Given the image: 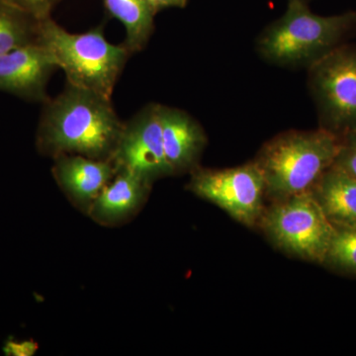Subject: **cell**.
<instances>
[{
  "instance_id": "obj_18",
  "label": "cell",
  "mask_w": 356,
  "mask_h": 356,
  "mask_svg": "<svg viewBox=\"0 0 356 356\" xmlns=\"http://www.w3.org/2000/svg\"><path fill=\"white\" fill-rule=\"evenodd\" d=\"M20 10L31 14L37 19L51 17V11L62 0H3Z\"/></svg>"
},
{
  "instance_id": "obj_11",
  "label": "cell",
  "mask_w": 356,
  "mask_h": 356,
  "mask_svg": "<svg viewBox=\"0 0 356 356\" xmlns=\"http://www.w3.org/2000/svg\"><path fill=\"white\" fill-rule=\"evenodd\" d=\"M55 161L53 172L58 184L72 200L88 210L117 172L112 161L79 154H62Z\"/></svg>"
},
{
  "instance_id": "obj_9",
  "label": "cell",
  "mask_w": 356,
  "mask_h": 356,
  "mask_svg": "<svg viewBox=\"0 0 356 356\" xmlns=\"http://www.w3.org/2000/svg\"><path fill=\"white\" fill-rule=\"evenodd\" d=\"M58 70L55 58L39 44H28L0 55V91L22 99L44 103L51 74Z\"/></svg>"
},
{
  "instance_id": "obj_7",
  "label": "cell",
  "mask_w": 356,
  "mask_h": 356,
  "mask_svg": "<svg viewBox=\"0 0 356 356\" xmlns=\"http://www.w3.org/2000/svg\"><path fill=\"white\" fill-rule=\"evenodd\" d=\"M191 172L188 186L193 193L216 204L243 225L259 224L266 210V184L254 161L227 170L197 166Z\"/></svg>"
},
{
  "instance_id": "obj_6",
  "label": "cell",
  "mask_w": 356,
  "mask_h": 356,
  "mask_svg": "<svg viewBox=\"0 0 356 356\" xmlns=\"http://www.w3.org/2000/svg\"><path fill=\"white\" fill-rule=\"evenodd\" d=\"M320 128L343 138L356 131V44L346 43L308 69Z\"/></svg>"
},
{
  "instance_id": "obj_8",
  "label": "cell",
  "mask_w": 356,
  "mask_h": 356,
  "mask_svg": "<svg viewBox=\"0 0 356 356\" xmlns=\"http://www.w3.org/2000/svg\"><path fill=\"white\" fill-rule=\"evenodd\" d=\"M112 161L117 170H130L149 184L172 175L163 149L161 104L149 103L124 122Z\"/></svg>"
},
{
  "instance_id": "obj_4",
  "label": "cell",
  "mask_w": 356,
  "mask_h": 356,
  "mask_svg": "<svg viewBox=\"0 0 356 356\" xmlns=\"http://www.w3.org/2000/svg\"><path fill=\"white\" fill-rule=\"evenodd\" d=\"M37 44L51 54L58 69L64 70L67 83L110 99L133 55L123 43L115 44L107 41L103 25L76 34L67 31L51 16L40 21Z\"/></svg>"
},
{
  "instance_id": "obj_20",
  "label": "cell",
  "mask_w": 356,
  "mask_h": 356,
  "mask_svg": "<svg viewBox=\"0 0 356 356\" xmlns=\"http://www.w3.org/2000/svg\"><path fill=\"white\" fill-rule=\"evenodd\" d=\"M156 10L161 11L165 8H184L188 0H151Z\"/></svg>"
},
{
  "instance_id": "obj_16",
  "label": "cell",
  "mask_w": 356,
  "mask_h": 356,
  "mask_svg": "<svg viewBox=\"0 0 356 356\" xmlns=\"http://www.w3.org/2000/svg\"><path fill=\"white\" fill-rule=\"evenodd\" d=\"M323 264L343 273L356 274V228L334 227Z\"/></svg>"
},
{
  "instance_id": "obj_3",
  "label": "cell",
  "mask_w": 356,
  "mask_h": 356,
  "mask_svg": "<svg viewBox=\"0 0 356 356\" xmlns=\"http://www.w3.org/2000/svg\"><path fill=\"white\" fill-rule=\"evenodd\" d=\"M341 142L322 128L290 130L269 140L254 159L266 180V196L280 200L313 191L334 165Z\"/></svg>"
},
{
  "instance_id": "obj_5",
  "label": "cell",
  "mask_w": 356,
  "mask_h": 356,
  "mask_svg": "<svg viewBox=\"0 0 356 356\" xmlns=\"http://www.w3.org/2000/svg\"><path fill=\"white\" fill-rule=\"evenodd\" d=\"M259 224L285 252L318 264L324 262L334 232L312 191L276 200Z\"/></svg>"
},
{
  "instance_id": "obj_2",
  "label": "cell",
  "mask_w": 356,
  "mask_h": 356,
  "mask_svg": "<svg viewBox=\"0 0 356 356\" xmlns=\"http://www.w3.org/2000/svg\"><path fill=\"white\" fill-rule=\"evenodd\" d=\"M356 36V10L318 15L308 2L288 0L286 11L259 35L257 50L270 64L309 67Z\"/></svg>"
},
{
  "instance_id": "obj_14",
  "label": "cell",
  "mask_w": 356,
  "mask_h": 356,
  "mask_svg": "<svg viewBox=\"0 0 356 356\" xmlns=\"http://www.w3.org/2000/svg\"><path fill=\"white\" fill-rule=\"evenodd\" d=\"M111 17L125 28L123 44L132 54L144 50L154 29V17L159 11L151 0H103Z\"/></svg>"
},
{
  "instance_id": "obj_10",
  "label": "cell",
  "mask_w": 356,
  "mask_h": 356,
  "mask_svg": "<svg viewBox=\"0 0 356 356\" xmlns=\"http://www.w3.org/2000/svg\"><path fill=\"white\" fill-rule=\"evenodd\" d=\"M163 149L172 175L197 168L207 144L202 126L184 110L161 104Z\"/></svg>"
},
{
  "instance_id": "obj_13",
  "label": "cell",
  "mask_w": 356,
  "mask_h": 356,
  "mask_svg": "<svg viewBox=\"0 0 356 356\" xmlns=\"http://www.w3.org/2000/svg\"><path fill=\"white\" fill-rule=\"evenodd\" d=\"M312 193L334 227L356 228V180L332 165Z\"/></svg>"
},
{
  "instance_id": "obj_21",
  "label": "cell",
  "mask_w": 356,
  "mask_h": 356,
  "mask_svg": "<svg viewBox=\"0 0 356 356\" xmlns=\"http://www.w3.org/2000/svg\"><path fill=\"white\" fill-rule=\"evenodd\" d=\"M303 1L308 2V3H309V1H310V0H303Z\"/></svg>"
},
{
  "instance_id": "obj_1",
  "label": "cell",
  "mask_w": 356,
  "mask_h": 356,
  "mask_svg": "<svg viewBox=\"0 0 356 356\" xmlns=\"http://www.w3.org/2000/svg\"><path fill=\"white\" fill-rule=\"evenodd\" d=\"M123 128L110 98L67 83L43 103L36 144L40 153L54 159L79 154L112 161Z\"/></svg>"
},
{
  "instance_id": "obj_12",
  "label": "cell",
  "mask_w": 356,
  "mask_h": 356,
  "mask_svg": "<svg viewBox=\"0 0 356 356\" xmlns=\"http://www.w3.org/2000/svg\"><path fill=\"white\" fill-rule=\"evenodd\" d=\"M152 184L130 170H117L89 207L90 216L103 224H113L134 214L144 202Z\"/></svg>"
},
{
  "instance_id": "obj_15",
  "label": "cell",
  "mask_w": 356,
  "mask_h": 356,
  "mask_svg": "<svg viewBox=\"0 0 356 356\" xmlns=\"http://www.w3.org/2000/svg\"><path fill=\"white\" fill-rule=\"evenodd\" d=\"M39 19L0 0V55L36 44Z\"/></svg>"
},
{
  "instance_id": "obj_17",
  "label": "cell",
  "mask_w": 356,
  "mask_h": 356,
  "mask_svg": "<svg viewBox=\"0 0 356 356\" xmlns=\"http://www.w3.org/2000/svg\"><path fill=\"white\" fill-rule=\"evenodd\" d=\"M334 165L356 180V131L341 138Z\"/></svg>"
},
{
  "instance_id": "obj_19",
  "label": "cell",
  "mask_w": 356,
  "mask_h": 356,
  "mask_svg": "<svg viewBox=\"0 0 356 356\" xmlns=\"http://www.w3.org/2000/svg\"><path fill=\"white\" fill-rule=\"evenodd\" d=\"M38 350V346L34 341H27L22 343H7L4 351L6 355L16 356H30L34 355Z\"/></svg>"
}]
</instances>
